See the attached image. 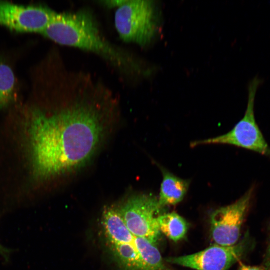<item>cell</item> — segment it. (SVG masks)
Returning <instances> with one entry per match:
<instances>
[{"mask_svg": "<svg viewBox=\"0 0 270 270\" xmlns=\"http://www.w3.org/2000/svg\"><path fill=\"white\" fill-rule=\"evenodd\" d=\"M54 86L59 106L52 110L32 108L26 120L32 172L46 180L87 163L104 134L103 112L112 101V90L91 74L58 69Z\"/></svg>", "mask_w": 270, "mask_h": 270, "instance_id": "obj_1", "label": "cell"}, {"mask_svg": "<svg viewBox=\"0 0 270 270\" xmlns=\"http://www.w3.org/2000/svg\"><path fill=\"white\" fill-rule=\"evenodd\" d=\"M42 34L60 45L99 56L126 77L137 76L142 72V65L132 54L106 38L88 8L56 12Z\"/></svg>", "mask_w": 270, "mask_h": 270, "instance_id": "obj_2", "label": "cell"}, {"mask_svg": "<svg viewBox=\"0 0 270 270\" xmlns=\"http://www.w3.org/2000/svg\"><path fill=\"white\" fill-rule=\"evenodd\" d=\"M114 21L123 41L141 46L150 44L160 28L159 12L152 0H126L116 8Z\"/></svg>", "mask_w": 270, "mask_h": 270, "instance_id": "obj_3", "label": "cell"}, {"mask_svg": "<svg viewBox=\"0 0 270 270\" xmlns=\"http://www.w3.org/2000/svg\"><path fill=\"white\" fill-rule=\"evenodd\" d=\"M257 86L256 80L250 84L244 116L230 131L214 138L194 141L190 144L191 147L208 144L232 145L270 157V148L260 130L254 116V105Z\"/></svg>", "mask_w": 270, "mask_h": 270, "instance_id": "obj_4", "label": "cell"}, {"mask_svg": "<svg viewBox=\"0 0 270 270\" xmlns=\"http://www.w3.org/2000/svg\"><path fill=\"white\" fill-rule=\"evenodd\" d=\"M162 209L158 198L147 194L132 196L118 208L133 235L145 238L154 245L160 238L158 218Z\"/></svg>", "mask_w": 270, "mask_h": 270, "instance_id": "obj_5", "label": "cell"}, {"mask_svg": "<svg viewBox=\"0 0 270 270\" xmlns=\"http://www.w3.org/2000/svg\"><path fill=\"white\" fill-rule=\"evenodd\" d=\"M102 224L109 247L124 270H148L140 254L137 236L128 230L117 208L104 210Z\"/></svg>", "mask_w": 270, "mask_h": 270, "instance_id": "obj_6", "label": "cell"}, {"mask_svg": "<svg viewBox=\"0 0 270 270\" xmlns=\"http://www.w3.org/2000/svg\"><path fill=\"white\" fill-rule=\"evenodd\" d=\"M252 194L251 188L235 202L212 212L210 216L211 235L216 244L229 246L239 242L242 226Z\"/></svg>", "mask_w": 270, "mask_h": 270, "instance_id": "obj_7", "label": "cell"}, {"mask_svg": "<svg viewBox=\"0 0 270 270\" xmlns=\"http://www.w3.org/2000/svg\"><path fill=\"white\" fill-rule=\"evenodd\" d=\"M248 240L244 238L236 244L229 246L215 244L198 252L168 258L166 261L195 270H228L246 252Z\"/></svg>", "mask_w": 270, "mask_h": 270, "instance_id": "obj_8", "label": "cell"}, {"mask_svg": "<svg viewBox=\"0 0 270 270\" xmlns=\"http://www.w3.org/2000/svg\"><path fill=\"white\" fill-rule=\"evenodd\" d=\"M56 14L42 6H24L0 2V24L18 32L42 34Z\"/></svg>", "mask_w": 270, "mask_h": 270, "instance_id": "obj_9", "label": "cell"}, {"mask_svg": "<svg viewBox=\"0 0 270 270\" xmlns=\"http://www.w3.org/2000/svg\"><path fill=\"white\" fill-rule=\"evenodd\" d=\"M160 168L162 180L158 200L160 206L164 208L182 201L188 190L190 181L178 178L160 166Z\"/></svg>", "mask_w": 270, "mask_h": 270, "instance_id": "obj_10", "label": "cell"}, {"mask_svg": "<svg viewBox=\"0 0 270 270\" xmlns=\"http://www.w3.org/2000/svg\"><path fill=\"white\" fill-rule=\"evenodd\" d=\"M158 222L160 232L174 242L184 239L188 230L187 221L175 212L160 214Z\"/></svg>", "mask_w": 270, "mask_h": 270, "instance_id": "obj_11", "label": "cell"}, {"mask_svg": "<svg viewBox=\"0 0 270 270\" xmlns=\"http://www.w3.org/2000/svg\"><path fill=\"white\" fill-rule=\"evenodd\" d=\"M17 92L16 80L12 70L0 60V108L11 104L16 100Z\"/></svg>", "mask_w": 270, "mask_h": 270, "instance_id": "obj_12", "label": "cell"}, {"mask_svg": "<svg viewBox=\"0 0 270 270\" xmlns=\"http://www.w3.org/2000/svg\"><path fill=\"white\" fill-rule=\"evenodd\" d=\"M140 254L148 270H174L164 263L156 245L147 240L137 237Z\"/></svg>", "mask_w": 270, "mask_h": 270, "instance_id": "obj_13", "label": "cell"}, {"mask_svg": "<svg viewBox=\"0 0 270 270\" xmlns=\"http://www.w3.org/2000/svg\"><path fill=\"white\" fill-rule=\"evenodd\" d=\"M126 0H103L102 2V4L108 8H117L122 4Z\"/></svg>", "mask_w": 270, "mask_h": 270, "instance_id": "obj_14", "label": "cell"}, {"mask_svg": "<svg viewBox=\"0 0 270 270\" xmlns=\"http://www.w3.org/2000/svg\"><path fill=\"white\" fill-rule=\"evenodd\" d=\"M266 270H270V239L264 260V266Z\"/></svg>", "mask_w": 270, "mask_h": 270, "instance_id": "obj_15", "label": "cell"}, {"mask_svg": "<svg viewBox=\"0 0 270 270\" xmlns=\"http://www.w3.org/2000/svg\"><path fill=\"white\" fill-rule=\"evenodd\" d=\"M238 270H266V269L264 266H251L240 262Z\"/></svg>", "mask_w": 270, "mask_h": 270, "instance_id": "obj_16", "label": "cell"}, {"mask_svg": "<svg viewBox=\"0 0 270 270\" xmlns=\"http://www.w3.org/2000/svg\"><path fill=\"white\" fill-rule=\"evenodd\" d=\"M10 252L6 248L0 244V254L3 256L4 258H6L8 256Z\"/></svg>", "mask_w": 270, "mask_h": 270, "instance_id": "obj_17", "label": "cell"}]
</instances>
